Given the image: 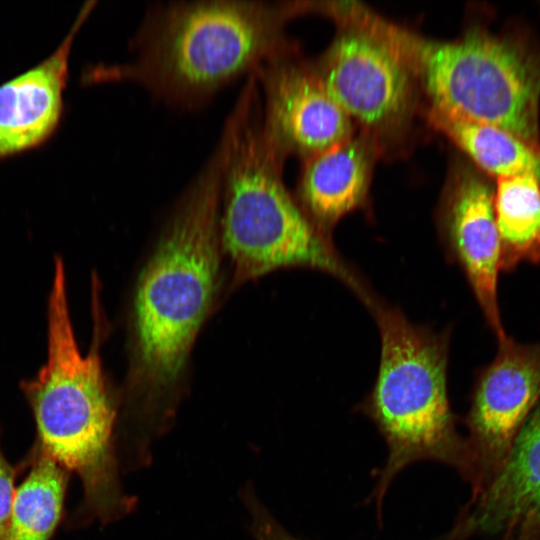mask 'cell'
I'll list each match as a JSON object with an SVG mask.
<instances>
[{
    "mask_svg": "<svg viewBox=\"0 0 540 540\" xmlns=\"http://www.w3.org/2000/svg\"><path fill=\"white\" fill-rule=\"evenodd\" d=\"M231 143V131L223 128L181 194L137 284L127 390L135 424L125 449L138 458L149 457L150 446L167 428L170 398L218 289L221 191Z\"/></svg>",
    "mask_w": 540,
    "mask_h": 540,
    "instance_id": "cell-1",
    "label": "cell"
},
{
    "mask_svg": "<svg viewBox=\"0 0 540 540\" xmlns=\"http://www.w3.org/2000/svg\"><path fill=\"white\" fill-rule=\"evenodd\" d=\"M293 11L258 0L157 2L130 41L133 57L97 75L137 82L176 107H199L233 80L285 56L282 25Z\"/></svg>",
    "mask_w": 540,
    "mask_h": 540,
    "instance_id": "cell-2",
    "label": "cell"
},
{
    "mask_svg": "<svg viewBox=\"0 0 540 540\" xmlns=\"http://www.w3.org/2000/svg\"><path fill=\"white\" fill-rule=\"evenodd\" d=\"M259 96L250 75L231 110L234 133L222 180L220 239L235 284L279 268L305 267L337 278L368 306L375 295L366 281L285 188L283 156L263 132Z\"/></svg>",
    "mask_w": 540,
    "mask_h": 540,
    "instance_id": "cell-3",
    "label": "cell"
},
{
    "mask_svg": "<svg viewBox=\"0 0 540 540\" xmlns=\"http://www.w3.org/2000/svg\"><path fill=\"white\" fill-rule=\"evenodd\" d=\"M22 388L36 422L38 448L82 482L81 515L103 524L127 515L135 500L119 480L116 408L97 345L84 355L76 341L60 258L47 303V358Z\"/></svg>",
    "mask_w": 540,
    "mask_h": 540,
    "instance_id": "cell-4",
    "label": "cell"
},
{
    "mask_svg": "<svg viewBox=\"0 0 540 540\" xmlns=\"http://www.w3.org/2000/svg\"><path fill=\"white\" fill-rule=\"evenodd\" d=\"M368 308L379 328L381 355L373 388L358 409L387 446L386 461L367 499L381 521L386 493L406 467L436 461L464 479L467 460L448 396L449 334L414 325L377 297Z\"/></svg>",
    "mask_w": 540,
    "mask_h": 540,
    "instance_id": "cell-5",
    "label": "cell"
},
{
    "mask_svg": "<svg viewBox=\"0 0 540 540\" xmlns=\"http://www.w3.org/2000/svg\"><path fill=\"white\" fill-rule=\"evenodd\" d=\"M386 34L421 77L432 108L540 146V41L528 27L477 28L450 42L389 25Z\"/></svg>",
    "mask_w": 540,
    "mask_h": 540,
    "instance_id": "cell-6",
    "label": "cell"
},
{
    "mask_svg": "<svg viewBox=\"0 0 540 540\" xmlns=\"http://www.w3.org/2000/svg\"><path fill=\"white\" fill-rule=\"evenodd\" d=\"M465 418L469 483L475 500L502 468L515 438L540 401V342L497 340L494 358L479 369Z\"/></svg>",
    "mask_w": 540,
    "mask_h": 540,
    "instance_id": "cell-7",
    "label": "cell"
},
{
    "mask_svg": "<svg viewBox=\"0 0 540 540\" xmlns=\"http://www.w3.org/2000/svg\"><path fill=\"white\" fill-rule=\"evenodd\" d=\"M367 24L335 39L318 77L350 118L380 126L406 109L411 70L380 22Z\"/></svg>",
    "mask_w": 540,
    "mask_h": 540,
    "instance_id": "cell-8",
    "label": "cell"
},
{
    "mask_svg": "<svg viewBox=\"0 0 540 540\" xmlns=\"http://www.w3.org/2000/svg\"><path fill=\"white\" fill-rule=\"evenodd\" d=\"M253 75L264 93L261 126L283 156H313L351 138V118L333 100L319 77L279 57Z\"/></svg>",
    "mask_w": 540,
    "mask_h": 540,
    "instance_id": "cell-9",
    "label": "cell"
},
{
    "mask_svg": "<svg viewBox=\"0 0 540 540\" xmlns=\"http://www.w3.org/2000/svg\"><path fill=\"white\" fill-rule=\"evenodd\" d=\"M447 256L458 265L497 340L507 335L498 299L500 239L494 189L479 174L465 172L456 184L441 219Z\"/></svg>",
    "mask_w": 540,
    "mask_h": 540,
    "instance_id": "cell-10",
    "label": "cell"
},
{
    "mask_svg": "<svg viewBox=\"0 0 540 540\" xmlns=\"http://www.w3.org/2000/svg\"><path fill=\"white\" fill-rule=\"evenodd\" d=\"M93 4L86 3L54 53L0 86V158L39 145L57 127L71 46Z\"/></svg>",
    "mask_w": 540,
    "mask_h": 540,
    "instance_id": "cell-11",
    "label": "cell"
},
{
    "mask_svg": "<svg viewBox=\"0 0 540 540\" xmlns=\"http://www.w3.org/2000/svg\"><path fill=\"white\" fill-rule=\"evenodd\" d=\"M468 503L475 532H503L529 520L540 523V401L520 429L496 477Z\"/></svg>",
    "mask_w": 540,
    "mask_h": 540,
    "instance_id": "cell-12",
    "label": "cell"
},
{
    "mask_svg": "<svg viewBox=\"0 0 540 540\" xmlns=\"http://www.w3.org/2000/svg\"><path fill=\"white\" fill-rule=\"evenodd\" d=\"M369 156L352 138L310 156L300 182V197L323 232L364 202L369 178Z\"/></svg>",
    "mask_w": 540,
    "mask_h": 540,
    "instance_id": "cell-13",
    "label": "cell"
},
{
    "mask_svg": "<svg viewBox=\"0 0 540 540\" xmlns=\"http://www.w3.org/2000/svg\"><path fill=\"white\" fill-rule=\"evenodd\" d=\"M429 120L487 174L497 179L527 175L540 183V146L498 127L452 117L434 108Z\"/></svg>",
    "mask_w": 540,
    "mask_h": 540,
    "instance_id": "cell-14",
    "label": "cell"
},
{
    "mask_svg": "<svg viewBox=\"0 0 540 540\" xmlns=\"http://www.w3.org/2000/svg\"><path fill=\"white\" fill-rule=\"evenodd\" d=\"M494 210L501 272L540 264V183L527 175L498 178Z\"/></svg>",
    "mask_w": 540,
    "mask_h": 540,
    "instance_id": "cell-15",
    "label": "cell"
},
{
    "mask_svg": "<svg viewBox=\"0 0 540 540\" xmlns=\"http://www.w3.org/2000/svg\"><path fill=\"white\" fill-rule=\"evenodd\" d=\"M31 464L27 477L15 490L4 540H50L60 521L67 471L38 446Z\"/></svg>",
    "mask_w": 540,
    "mask_h": 540,
    "instance_id": "cell-16",
    "label": "cell"
},
{
    "mask_svg": "<svg viewBox=\"0 0 540 540\" xmlns=\"http://www.w3.org/2000/svg\"><path fill=\"white\" fill-rule=\"evenodd\" d=\"M242 500L250 515V530L256 540H303L286 530L267 510L252 487H245ZM475 532L472 518L461 509L444 540H467Z\"/></svg>",
    "mask_w": 540,
    "mask_h": 540,
    "instance_id": "cell-17",
    "label": "cell"
},
{
    "mask_svg": "<svg viewBox=\"0 0 540 540\" xmlns=\"http://www.w3.org/2000/svg\"><path fill=\"white\" fill-rule=\"evenodd\" d=\"M15 469L5 459L0 446V540H4L12 513Z\"/></svg>",
    "mask_w": 540,
    "mask_h": 540,
    "instance_id": "cell-18",
    "label": "cell"
},
{
    "mask_svg": "<svg viewBox=\"0 0 540 540\" xmlns=\"http://www.w3.org/2000/svg\"><path fill=\"white\" fill-rule=\"evenodd\" d=\"M502 540H540V524L532 521L506 528Z\"/></svg>",
    "mask_w": 540,
    "mask_h": 540,
    "instance_id": "cell-19",
    "label": "cell"
}]
</instances>
